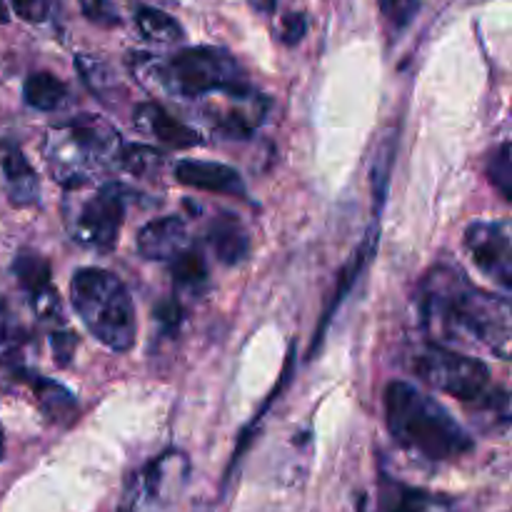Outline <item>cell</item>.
Returning a JSON list of instances; mask_svg holds the SVG:
<instances>
[{
	"label": "cell",
	"mask_w": 512,
	"mask_h": 512,
	"mask_svg": "<svg viewBox=\"0 0 512 512\" xmlns=\"http://www.w3.org/2000/svg\"><path fill=\"white\" fill-rule=\"evenodd\" d=\"M420 318L440 340H470L500 360H510L512 308L508 298L470 283L458 268L438 265L418 290Z\"/></svg>",
	"instance_id": "obj_1"
},
{
	"label": "cell",
	"mask_w": 512,
	"mask_h": 512,
	"mask_svg": "<svg viewBox=\"0 0 512 512\" xmlns=\"http://www.w3.org/2000/svg\"><path fill=\"white\" fill-rule=\"evenodd\" d=\"M385 423L403 448L433 463H448L473 453L475 443L468 430L435 398L405 380L388 383L383 395Z\"/></svg>",
	"instance_id": "obj_2"
},
{
	"label": "cell",
	"mask_w": 512,
	"mask_h": 512,
	"mask_svg": "<svg viewBox=\"0 0 512 512\" xmlns=\"http://www.w3.org/2000/svg\"><path fill=\"white\" fill-rule=\"evenodd\" d=\"M120 150V133L98 115H78L50 128L45 138L48 168L65 190L85 188L93 175L118 165Z\"/></svg>",
	"instance_id": "obj_3"
},
{
	"label": "cell",
	"mask_w": 512,
	"mask_h": 512,
	"mask_svg": "<svg viewBox=\"0 0 512 512\" xmlns=\"http://www.w3.org/2000/svg\"><path fill=\"white\" fill-rule=\"evenodd\" d=\"M70 300L88 333L113 353L135 345L138 320L128 288L105 268H80L70 278Z\"/></svg>",
	"instance_id": "obj_4"
},
{
	"label": "cell",
	"mask_w": 512,
	"mask_h": 512,
	"mask_svg": "<svg viewBox=\"0 0 512 512\" xmlns=\"http://www.w3.org/2000/svg\"><path fill=\"white\" fill-rule=\"evenodd\" d=\"M155 78L168 93L178 98H203V95L225 93L233 100H248L258 95L245 78L238 60L223 48L198 45L175 53L158 65Z\"/></svg>",
	"instance_id": "obj_5"
},
{
	"label": "cell",
	"mask_w": 512,
	"mask_h": 512,
	"mask_svg": "<svg viewBox=\"0 0 512 512\" xmlns=\"http://www.w3.org/2000/svg\"><path fill=\"white\" fill-rule=\"evenodd\" d=\"M135 193L123 183H105L85 198L65 203V228L70 240L95 253H110L118 245L128 205Z\"/></svg>",
	"instance_id": "obj_6"
},
{
	"label": "cell",
	"mask_w": 512,
	"mask_h": 512,
	"mask_svg": "<svg viewBox=\"0 0 512 512\" xmlns=\"http://www.w3.org/2000/svg\"><path fill=\"white\" fill-rule=\"evenodd\" d=\"M410 368L425 385L463 403L480 405L490 395L488 365L435 340L413 355Z\"/></svg>",
	"instance_id": "obj_7"
},
{
	"label": "cell",
	"mask_w": 512,
	"mask_h": 512,
	"mask_svg": "<svg viewBox=\"0 0 512 512\" xmlns=\"http://www.w3.org/2000/svg\"><path fill=\"white\" fill-rule=\"evenodd\" d=\"M465 250L480 273L493 278L505 290L512 288V230L500 220H478L465 230Z\"/></svg>",
	"instance_id": "obj_8"
},
{
	"label": "cell",
	"mask_w": 512,
	"mask_h": 512,
	"mask_svg": "<svg viewBox=\"0 0 512 512\" xmlns=\"http://www.w3.org/2000/svg\"><path fill=\"white\" fill-rule=\"evenodd\" d=\"M13 273L18 278L20 288L28 295L30 305H33L35 315L40 320H58L63 318L60 313V300L55 293L53 273H50V263L38 253H20L13 260Z\"/></svg>",
	"instance_id": "obj_9"
},
{
	"label": "cell",
	"mask_w": 512,
	"mask_h": 512,
	"mask_svg": "<svg viewBox=\"0 0 512 512\" xmlns=\"http://www.w3.org/2000/svg\"><path fill=\"white\" fill-rule=\"evenodd\" d=\"M175 178H178V183L203 190V193L230 195V198L248 195V188H245L238 170L225 163H213V160H180V163H175Z\"/></svg>",
	"instance_id": "obj_10"
},
{
	"label": "cell",
	"mask_w": 512,
	"mask_h": 512,
	"mask_svg": "<svg viewBox=\"0 0 512 512\" xmlns=\"http://www.w3.org/2000/svg\"><path fill=\"white\" fill-rule=\"evenodd\" d=\"M135 248L145 260H158V263H170L178 258L183 250L190 248L188 225L175 215H165V218L150 220L143 225L135 240Z\"/></svg>",
	"instance_id": "obj_11"
},
{
	"label": "cell",
	"mask_w": 512,
	"mask_h": 512,
	"mask_svg": "<svg viewBox=\"0 0 512 512\" xmlns=\"http://www.w3.org/2000/svg\"><path fill=\"white\" fill-rule=\"evenodd\" d=\"M135 125H138L143 133L155 135L160 143L170 145L175 150L193 148V145L203 143L198 130L193 125L183 123L175 115H170L163 105L158 103H143L135 108Z\"/></svg>",
	"instance_id": "obj_12"
},
{
	"label": "cell",
	"mask_w": 512,
	"mask_h": 512,
	"mask_svg": "<svg viewBox=\"0 0 512 512\" xmlns=\"http://www.w3.org/2000/svg\"><path fill=\"white\" fill-rule=\"evenodd\" d=\"M375 245H378V230H370L368 235H365L363 243L358 245V250H355V255L350 258V263L345 265L343 273H340V280H338V288H335L333 298H330L328 308H325L323 313V320H320L318 330H315V338H313V345H310V355H315L320 350V343L325 340V330H328L330 320H333V315L338 313L340 305L345 303V298L350 295V290L355 288V283H358V278L363 275V270L368 268L370 258L375 255Z\"/></svg>",
	"instance_id": "obj_13"
},
{
	"label": "cell",
	"mask_w": 512,
	"mask_h": 512,
	"mask_svg": "<svg viewBox=\"0 0 512 512\" xmlns=\"http://www.w3.org/2000/svg\"><path fill=\"white\" fill-rule=\"evenodd\" d=\"M205 243L215 260L223 265H240L250 255L248 228L233 213H220L205 230Z\"/></svg>",
	"instance_id": "obj_14"
},
{
	"label": "cell",
	"mask_w": 512,
	"mask_h": 512,
	"mask_svg": "<svg viewBox=\"0 0 512 512\" xmlns=\"http://www.w3.org/2000/svg\"><path fill=\"white\" fill-rule=\"evenodd\" d=\"M13 378L23 380L30 390H33L35 400H38L40 410L48 415L53 423L70 425L78 415V403H75V395L70 390H65L63 385L55 383V380L43 378V375L33 373L28 368L13 370Z\"/></svg>",
	"instance_id": "obj_15"
},
{
	"label": "cell",
	"mask_w": 512,
	"mask_h": 512,
	"mask_svg": "<svg viewBox=\"0 0 512 512\" xmlns=\"http://www.w3.org/2000/svg\"><path fill=\"white\" fill-rule=\"evenodd\" d=\"M3 173L8 185V198L15 208H30L40 200V180L33 165L28 163L18 143L3 145Z\"/></svg>",
	"instance_id": "obj_16"
},
{
	"label": "cell",
	"mask_w": 512,
	"mask_h": 512,
	"mask_svg": "<svg viewBox=\"0 0 512 512\" xmlns=\"http://www.w3.org/2000/svg\"><path fill=\"white\" fill-rule=\"evenodd\" d=\"M23 98L30 108L40 110V113H53V110L63 108L68 103L70 93L68 85L53 73H33L23 85Z\"/></svg>",
	"instance_id": "obj_17"
},
{
	"label": "cell",
	"mask_w": 512,
	"mask_h": 512,
	"mask_svg": "<svg viewBox=\"0 0 512 512\" xmlns=\"http://www.w3.org/2000/svg\"><path fill=\"white\" fill-rule=\"evenodd\" d=\"M378 508L380 512H425L430 508V493L383 475L378 490Z\"/></svg>",
	"instance_id": "obj_18"
},
{
	"label": "cell",
	"mask_w": 512,
	"mask_h": 512,
	"mask_svg": "<svg viewBox=\"0 0 512 512\" xmlns=\"http://www.w3.org/2000/svg\"><path fill=\"white\" fill-rule=\"evenodd\" d=\"M30 335L23 328L18 318L13 315V310L0 300V363L8 365V370L25 368L23 365V350L28 348Z\"/></svg>",
	"instance_id": "obj_19"
},
{
	"label": "cell",
	"mask_w": 512,
	"mask_h": 512,
	"mask_svg": "<svg viewBox=\"0 0 512 512\" xmlns=\"http://www.w3.org/2000/svg\"><path fill=\"white\" fill-rule=\"evenodd\" d=\"M170 275H173V283L175 288L180 290H188V293H200V290L208 288L210 283V268H208V260L203 258L198 248L190 245L188 250L178 255L175 260H170Z\"/></svg>",
	"instance_id": "obj_20"
},
{
	"label": "cell",
	"mask_w": 512,
	"mask_h": 512,
	"mask_svg": "<svg viewBox=\"0 0 512 512\" xmlns=\"http://www.w3.org/2000/svg\"><path fill=\"white\" fill-rule=\"evenodd\" d=\"M135 23H138V30L143 33V38L153 40V43L170 45L183 40L185 35L178 20L158 8H140L138 15H135Z\"/></svg>",
	"instance_id": "obj_21"
},
{
	"label": "cell",
	"mask_w": 512,
	"mask_h": 512,
	"mask_svg": "<svg viewBox=\"0 0 512 512\" xmlns=\"http://www.w3.org/2000/svg\"><path fill=\"white\" fill-rule=\"evenodd\" d=\"M395 143H398V133H388L378 143L373 153V165H370V185H373V198L378 210L383 208L385 195H388V183H390V170L395 163Z\"/></svg>",
	"instance_id": "obj_22"
},
{
	"label": "cell",
	"mask_w": 512,
	"mask_h": 512,
	"mask_svg": "<svg viewBox=\"0 0 512 512\" xmlns=\"http://www.w3.org/2000/svg\"><path fill=\"white\" fill-rule=\"evenodd\" d=\"M163 163V155L148 145H123L118 165L133 175H153Z\"/></svg>",
	"instance_id": "obj_23"
},
{
	"label": "cell",
	"mask_w": 512,
	"mask_h": 512,
	"mask_svg": "<svg viewBox=\"0 0 512 512\" xmlns=\"http://www.w3.org/2000/svg\"><path fill=\"white\" fill-rule=\"evenodd\" d=\"M78 70L85 83H88V88L95 95H100V100H105V95L115 88V73L103 60L93 58V55H78Z\"/></svg>",
	"instance_id": "obj_24"
},
{
	"label": "cell",
	"mask_w": 512,
	"mask_h": 512,
	"mask_svg": "<svg viewBox=\"0 0 512 512\" xmlns=\"http://www.w3.org/2000/svg\"><path fill=\"white\" fill-rule=\"evenodd\" d=\"M488 178L493 183V188H498V193L503 195V200H512V155L508 140L490 158Z\"/></svg>",
	"instance_id": "obj_25"
},
{
	"label": "cell",
	"mask_w": 512,
	"mask_h": 512,
	"mask_svg": "<svg viewBox=\"0 0 512 512\" xmlns=\"http://www.w3.org/2000/svg\"><path fill=\"white\" fill-rule=\"evenodd\" d=\"M10 3L13 13L25 23H48L58 8V0H10Z\"/></svg>",
	"instance_id": "obj_26"
},
{
	"label": "cell",
	"mask_w": 512,
	"mask_h": 512,
	"mask_svg": "<svg viewBox=\"0 0 512 512\" xmlns=\"http://www.w3.org/2000/svg\"><path fill=\"white\" fill-rule=\"evenodd\" d=\"M78 3L90 23L103 25V28H115V25H120V15L118 10H115L113 0H78Z\"/></svg>",
	"instance_id": "obj_27"
},
{
	"label": "cell",
	"mask_w": 512,
	"mask_h": 512,
	"mask_svg": "<svg viewBox=\"0 0 512 512\" xmlns=\"http://www.w3.org/2000/svg\"><path fill=\"white\" fill-rule=\"evenodd\" d=\"M380 10L395 30L408 28L410 20L418 13V0H378Z\"/></svg>",
	"instance_id": "obj_28"
},
{
	"label": "cell",
	"mask_w": 512,
	"mask_h": 512,
	"mask_svg": "<svg viewBox=\"0 0 512 512\" xmlns=\"http://www.w3.org/2000/svg\"><path fill=\"white\" fill-rule=\"evenodd\" d=\"M153 315L165 333H175V330H178V325L183 323V308H180V303L175 298L160 300V303L155 305Z\"/></svg>",
	"instance_id": "obj_29"
},
{
	"label": "cell",
	"mask_w": 512,
	"mask_h": 512,
	"mask_svg": "<svg viewBox=\"0 0 512 512\" xmlns=\"http://www.w3.org/2000/svg\"><path fill=\"white\" fill-rule=\"evenodd\" d=\"M308 33V18L303 13H290L285 15L283 28H280V35H283V43L298 45L300 40Z\"/></svg>",
	"instance_id": "obj_30"
},
{
	"label": "cell",
	"mask_w": 512,
	"mask_h": 512,
	"mask_svg": "<svg viewBox=\"0 0 512 512\" xmlns=\"http://www.w3.org/2000/svg\"><path fill=\"white\" fill-rule=\"evenodd\" d=\"M50 343H53L55 350V358H58L60 365H68L70 358H73V350H75V333L70 330H58V333L50 335Z\"/></svg>",
	"instance_id": "obj_31"
},
{
	"label": "cell",
	"mask_w": 512,
	"mask_h": 512,
	"mask_svg": "<svg viewBox=\"0 0 512 512\" xmlns=\"http://www.w3.org/2000/svg\"><path fill=\"white\" fill-rule=\"evenodd\" d=\"M250 5H253L258 13H273L275 5H278V0H248Z\"/></svg>",
	"instance_id": "obj_32"
},
{
	"label": "cell",
	"mask_w": 512,
	"mask_h": 512,
	"mask_svg": "<svg viewBox=\"0 0 512 512\" xmlns=\"http://www.w3.org/2000/svg\"><path fill=\"white\" fill-rule=\"evenodd\" d=\"M0 23H8V8H5L3 0H0Z\"/></svg>",
	"instance_id": "obj_33"
}]
</instances>
